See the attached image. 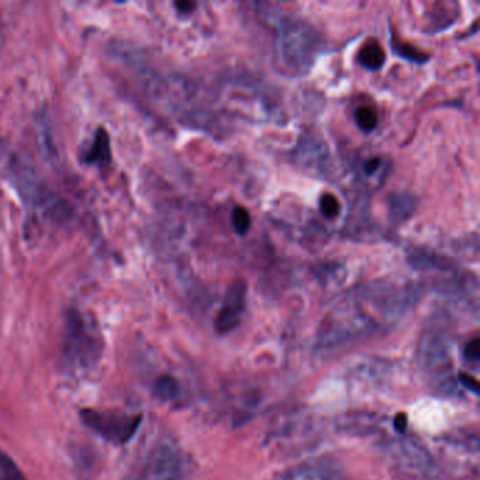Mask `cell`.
<instances>
[{
    "label": "cell",
    "mask_w": 480,
    "mask_h": 480,
    "mask_svg": "<svg viewBox=\"0 0 480 480\" xmlns=\"http://www.w3.org/2000/svg\"><path fill=\"white\" fill-rule=\"evenodd\" d=\"M463 354H465L466 359H469L472 362H477L480 359V339L477 337L468 342V345L465 346Z\"/></svg>",
    "instance_id": "obj_16"
},
{
    "label": "cell",
    "mask_w": 480,
    "mask_h": 480,
    "mask_svg": "<svg viewBox=\"0 0 480 480\" xmlns=\"http://www.w3.org/2000/svg\"><path fill=\"white\" fill-rule=\"evenodd\" d=\"M459 376H461V377H459L461 383H462V384H463L466 389L472 390L473 393H477L479 383H477V380H476L474 377H472V376H469V375H466V373H461Z\"/></svg>",
    "instance_id": "obj_18"
},
{
    "label": "cell",
    "mask_w": 480,
    "mask_h": 480,
    "mask_svg": "<svg viewBox=\"0 0 480 480\" xmlns=\"http://www.w3.org/2000/svg\"><path fill=\"white\" fill-rule=\"evenodd\" d=\"M290 480H321V479L316 476L313 472H299L297 474L292 476Z\"/></svg>",
    "instance_id": "obj_19"
},
{
    "label": "cell",
    "mask_w": 480,
    "mask_h": 480,
    "mask_svg": "<svg viewBox=\"0 0 480 480\" xmlns=\"http://www.w3.org/2000/svg\"><path fill=\"white\" fill-rule=\"evenodd\" d=\"M357 58L364 68L369 71H377L384 65L386 54L379 42L368 41L361 47Z\"/></svg>",
    "instance_id": "obj_9"
},
{
    "label": "cell",
    "mask_w": 480,
    "mask_h": 480,
    "mask_svg": "<svg viewBox=\"0 0 480 480\" xmlns=\"http://www.w3.org/2000/svg\"><path fill=\"white\" fill-rule=\"evenodd\" d=\"M231 223H233V229L237 234L245 235L251 230V226H252V220H251V215H249L248 210L241 207V206L235 207L233 210V214H231Z\"/></svg>",
    "instance_id": "obj_13"
},
{
    "label": "cell",
    "mask_w": 480,
    "mask_h": 480,
    "mask_svg": "<svg viewBox=\"0 0 480 480\" xmlns=\"http://www.w3.org/2000/svg\"><path fill=\"white\" fill-rule=\"evenodd\" d=\"M103 342L92 324L76 310L65 314V342L64 355L69 362L79 366H91L102 355Z\"/></svg>",
    "instance_id": "obj_3"
},
{
    "label": "cell",
    "mask_w": 480,
    "mask_h": 480,
    "mask_svg": "<svg viewBox=\"0 0 480 480\" xmlns=\"http://www.w3.org/2000/svg\"><path fill=\"white\" fill-rule=\"evenodd\" d=\"M0 480H27L17 463L0 450Z\"/></svg>",
    "instance_id": "obj_11"
},
{
    "label": "cell",
    "mask_w": 480,
    "mask_h": 480,
    "mask_svg": "<svg viewBox=\"0 0 480 480\" xmlns=\"http://www.w3.org/2000/svg\"><path fill=\"white\" fill-rule=\"evenodd\" d=\"M319 208L321 211V214L328 218V220H332V218H335L339 211H341V204L338 202V199L331 195V193H324L321 197H320V202H319Z\"/></svg>",
    "instance_id": "obj_14"
},
{
    "label": "cell",
    "mask_w": 480,
    "mask_h": 480,
    "mask_svg": "<svg viewBox=\"0 0 480 480\" xmlns=\"http://www.w3.org/2000/svg\"><path fill=\"white\" fill-rule=\"evenodd\" d=\"M247 301V283L242 279L233 282L224 296L222 309L214 320L218 334H229L241 323Z\"/></svg>",
    "instance_id": "obj_6"
},
{
    "label": "cell",
    "mask_w": 480,
    "mask_h": 480,
    "mask_svg": "<svg viewBox=\"0 0 480 480\" xmlns=\"http://www.w3.org/2000/svg\"><path fill=\"white\" fill-rule=\"evenodd\" d=\"M355 121L364 133H372L377 127V114L368 106H361L355 112Z\"/></svg>",
    "instance_id": "obj_12"
},
{
    "label": "cell",
    "mask_w": 480,
    "mask_h": 480,
    "mask_svg": "<svg viewBox=\"0 0 480 480\" xmlns=\"http://www.w3.org/2000/svg\"><path fill=\"white\" fill-rule=\"evenodd\" d=\"M85 161L87 163L99 165L105 168L112 161V150H110V139L105 128H99L95 134L91 148L85 154Z\"/></svg>",
    "instance_id": "obj_7"
},
{
    "label": "cell",
    "mask_w": 480,
    "mask_h": 480,
    "mask_svg": "<svg viewBox=\"0 0 480 480\" xmlns=\"http://www.w3.org/2000/svg\"><path fill=\"white\" fill-rule=\"evenodd\" d=\"M380 169H382L380 158H371V159L365 161L362 165V170L366 177H373V175H376Z\"/></svg>",
    "instance_id": "obj_17"
},
{
    "label": "cell",
    "mask_w": 480,
    "mask_h": 480,
    "mask_svg": "<svg viewBox=\"0 0 480 480\" xmlns=\"http://www.w3.org/2000/svg\"><path fill=\"white\" fill-rule=\"evenodd\" d=\"M175 6L178 8L179 12H184V13H188V12H192L195 9V3H190V2H178V3H175Z\"/></svg>",
    "instance_id": "obj_21"
},
{
    "label": "cell",
    "mask_w": 480,
    "mask_h": 480,
    "mask_svg": "<svg viewBox=\"0 0 480 480\" xmlns=\"http://www.w3.org/2000/svg\"><path fill=\"white\" fill-rule=\"evenodd\" d=\"M181 386L179 382L170 375H163L157 379L154 384V393L159 400L163 402H170L179 395Z\"/></svg>",
    "instance_id": "obj_10"
},
{
    "label": "cell",
    "mask_w": 480,
    "mask_h": 480,
    "mask_svg": "<svg viewBox=\"0 0 480 480\" xmlns=\"http://www.w3.org/2000/svg\"><path fill=\"white\" fill-rule=\"evenodd\" d=\"M393 48H395V53L403 58H407L410 61L423 64L425 62L428 58L425 54H423L421 51L416 50V48H409L407 44H395L393 42Z\"/></svg>",
    "instance_id": "obj_15"
},
{
    "label": "cell",
    "mask_w": 480,
    "mask_h": 480,
    "mask_svg": "<svg viewBox=\"0 0 480 480\" xmlns=\"http://www.w3.org/2000/svg\"><path fill=\"white\" fill-rule=\"evenodd\" d=\"M395 300H399L398 293L382 285L368 286L346 294L324 321L321 342L337 345L376 330L380 321L375 317L373 309Z\"/></svg>",
    "instance_id": "obj_1"
},
{
    "label": "cell",
    "mask_w": 480,
    "mask_h": 480,
    "mask_svg": "<svg viewBox=\"0 0 480 480\" xmlns=\"http://www.w3.org/2000/svg\"><path fill=\"white\" fill-rule=\"evenodd\" d=\"M83 424L114 445H124L137 434L143 416L121 411H98L85 409L79 413Z\"/></svg>",
    "instance_id": "obj_4"
},
{
    "label": "cell",
    "mask_w": 480,
    "mask_h": 480,
    "mask_svg": "<svg viewBox=\"0 0 480 480\" xmlns=\"http://www.w3.org/2000/svg\"><path fill=\"white\" fill-rule=\"evenodd\" d=\"M321 38L309 24L299 19H282L278 26V65L289 75L308 72L321 50Z\"/></svg>",
    "instance_id": "obj_2"
},
{
    "label": "cell",
    "mask_w": 480,
    "mask_h": 480,
    "mask_svg": "<svg viewBox=\"0 0 480 480\" xmlns=\"http://www.w3.org/2000/svg\"><path fill=\"white\" fill-rule=\"evenodd\" d=\"M390 217L398 223L406 222L416 210V200L409 193H395L389 197Z\"/></svg>",
    "instance_id": "obj_8"
},
{
    "label": "cell",
    "mask_w": 480,
    "mask_h": 480,
    "mask_svg": "<svg viewBox=\"0 0 480 480\" xmlns=\"http://www.w3.org/2000/svg\"><path fill=\"white\" fill-rule=\"evenodd\" d=\"M181 458L177 448L169 444L157 445L134 479L127 480H178Z\"/></svg>",
    "instance_id": "obj_5"
},
{
    "label": "cell",
    "mask_w": 480,
    "mask_h": 480,
    "mask_svg": "<svg viewBox=\"0 0 480 480\" xmlns=\"http://www.w3.org/2000/svg\"><path fill=\"white\" fill-rule=\"evenodd\" d=\"M395 427H396V429L399 431V432H405V429H406V427H407V417H406V414H398L396 416V418H395Z\"/></svg>",
    "instance_id": "obj_20"
}]
</instances>
